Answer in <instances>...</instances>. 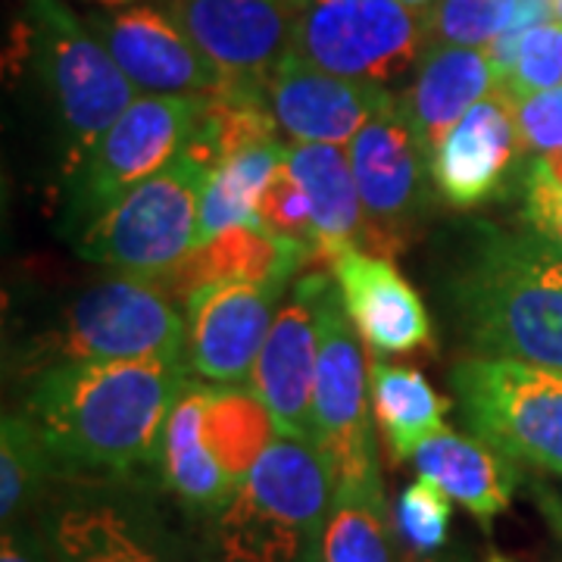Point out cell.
Returning a JSON list of instances; mask_svg holds the SVG:
<instances>
[{"mask_svg":"<svg viewBox=\"0 0 562 562\" xmlns=\"http://www.w3.org/2000/svg\"><path fill=\"white\" fill-rule=\"evenodd\" d=\"M203 101L198 94L135 98L69 176L72 220L85 228L176 160L194 132Z\"/></svg>","mask_w":562,"mask_h":562,"instance_id":"cell-10","label":"cell"},{"mask_svg":"<svg viewBox=\"0 0 562 562\" xmlns=\"http://www.w3.org/2000/svg\"><path fill=\"white\" fill-rule=\"evenodd\" d=\"M366 353L338 281L319 288V360L313 382V441L328 462L335 487L382 484L375 431L369 416Z\"/></svg>","mask_w":562,"mask_h":562,"instance_id":"cell-9","label":"cell"},{"mask_svg":"<svg viewBox=\"0 0 562 562\" xmlns=\"http://www.w3.org/2000/svg\"><path fill=\"white\" fill-rule=\"evenodd\" d=\"M522 0H441L431 13V44L487 47L513 25Z\"/></svg>","mask_w":562,"mask_h":562,"instance_id":"cell-31","label":"cell"},{"mask_svg":"<svg viewBox=\"0 0 562 562\" xmlns=\"http://www.w3.org/2000/svg\"><path fill=\"white\" fill-rule=\"evenodd\" d=\"M325 272L303 276L279 306L250 375L279 435L313 441V382L319 360V288ZM316 443V441H313Z\"/></svg>","mask_w":562,"mask_h":562,"instance_id":"cell-16","label":"cell"},{"mask_svg":"<svg viewBox=\"0 0 562 562\" xmlns=\"http://www.w3.org/2000/svg\"><path fill=\"white\" fill-rule=\"evenodd\" d=\"M522 150L516 98L497 85L431 154V184L453 206H482L506 191Z\"/></svg>","mask_w":562,"mask_h":562,"instance_id":"cell-17","label":"cell"},{"mask_svg":"<svg viewBox=\"0 0 562 562\" xmlns=\"http://www.w3.org/2000/svg\"><path fill=\"white\" fill-rule=\"evenodd\" d=\"M453 284L457 313L479 357L562 369V272L528 235H484Z\"/></svg>","mask_w":562,"mask_h":562,"instance_id":"cell-3","label":"cell"},{"mask_svg":"<svg viewBox=\"0 0 562 562\" xmlns=\"http://www.w3.org/2000/svg\"><path fill=\"white\" fill-rule=\"evenodd\" d=\"M431 47V20L401 0H297L294 54L331 76L394 91Z\"/></svg>","mask_w":562,"mask_h":562,"instance_id":"cell-6","label":"cell"},{"mask_svg":"<svg viewBox=\"0 0 562 562\" xmlns=\"http://www.w3.org/2000/svg\"><path fill=\"white\" fill-rule=\"evenodd\" d=\"M0 562H57L47 538L41 535L35 516L22 522L3 525L0 535Z\"/></svg>","mask_w":562,"mask_h":562,"instance_id":"cell-36","label":"cell"},{"mask_svg":"<svg viewBox=\"0 0 562 562\" xmlns=\"http://www.w3.org/2000/svg\"><path fill=\"white\" fill-rule=\"evenodd\" d=\"M22 41L57 106L63 176L69 179L103 132L135 103V85L125 79L98 35L57 0H29Z\"/></svg>","mask_w":562,"mask_h":562,"instance_id":"cell-4","label":"cell"},{"mask_svg":"<svg viewBox=\"0 0 562 562\" xmlns=\"http://www.w3.org/2000/svg\"><path fill=\"white\" fill-rule=\"evenodd\" d=\"M562 85V22L547 20L525 32L513 76L503 81V91H509L516 101L550 91Z\"/></svg>","mask_w":562,"mask_h":562,"instance_id":"cell-33","label":"cell"},{"mask_svg":"<svg viewBox=\"0 0 562 562\" xmlns=\"http://www.w3.org/2000/svg\"><path fill=\"white\" fill-rule=\"evenodd\" d=\"M553 20L562 22V0H553Z\"/></svg>","mask_w":562,"mask_h":562,"instance_id":"cell-38","label":"cell"},{"mask_svg":"<svg viewBox=\"0 0 562 562\" xmlns=\"http://www.w3.org/2000/svg\"><path fill=\"white\" fill-rule=\"evenodd\" d=\"M403 7H409V10H416V13H422V16H428L431 20V13L438 10V3L441 0H401Z\"/></svg>","mask_w":562,"mask_h":562,"instance_id":"cell-37","label":"cell"},{"mask_svg":"<svg viewBox=\"0 0 562 562\" xmlns=\"http://www.w3.org/2000/svg\"><path fill=\"white\" fill-rule=\"evenodd\" d=\"M331 501L319 447L276 431L238 494L206 519L210 562H319Z\"/></svg>","mask_w":562,"mask_h":562,"instance_id":"cell-2","label":"cell"},{"mask_svg":"<svg viewBox=\"0 0 562 562\" xmlns=\"http://www.w3.org/2000/svg\"><path fill=\"white\" fill-rule=\"evenodd\" d=\"M397 535L413 553H438L447 535H450V519H453V501L443 494L441 487L428 479L406 484L397 501Z\"/></svg>","mask_w":562,"mask_h":562,"instance_id":"cell-32","label":"cell"},{"mask_svg":"<svg viewBox=\"0 0 562 562\" xmlns=\"http://www.w3.org/2000/svg\"><path fill=\"white\" fill-rule=\"evenodd\" d=\"M172 20L244 91H262L294 50L291 0H172Z\"/></svg>","mask_w":562,"mask_h":562,"instance_id":"cell-14","label":"cell"},{"mask_svg":"<svg viewBox=\"0 0 562 562\" xmlns=\"http://www.w3.org/2000/svg\"><path fill=\"white\" fill-rule=\"evenodd\" d=\"M206 179L210 169L181 150L166 169L88 222L79 250L116 276L160 281L194 250Z\"/></svg>","mask_w":562,"mask_h":562,"instance_id":"cell-5","label":"cell"},{"mask_svg":"<svg viewBox=\"0 0 562 562\" xmlns=\"http://www.w3.org/2000/svg\"><path fill=\"white\" fill-rule=\"evenodd\" d=\"M328 266L350 319L372 350L413 353L431 344L425 303L387 257L362 247H344Z\"/></svg>","mask_w":562,"mask_h":562,"instance_id":"cell-19","label":"cell"},{"mask_svg":"<svg viewBox=\"0 0 562 562\" xmlns=\"http://www.w3.org/2000/svg\"><path fill=\"white\" fill-rule=\"evenodd\" d=\"M91 29L135 91L216 98L238 88L184 35L172 13L166 16L157 7H132L113 16H94Z\"/></svg>","mask_w":562,"mask_h":562,"instance_id":"cell-15","label":"cell"},{"mask_svg":"<svg viewBox=\"0 0 562 562\" xmlns=\"http://www.w3.org/2000/svg\"><path fill=\"white\" fill-rule=\"evenodd\" d=\"M522 222L528 225V238L547 257L562 262V181H550L525 169Z\"/></svg>","mask_w":562,"mask_h":562,"instance_id":"cell-34","label":"cell"},{"mask_svg":"<svg viewBox=\"0 0 562 562\" xmlns=\"http://www.w3.org/2000/svg\"><path fill=\"white\" fill-rule=\"evenodd\" d=\"M301 262H306L301 250L269 238L262 228L241 225L194 247L166 279L176 291L188 294L210 281L291 279Z\"/></svg>","mask_w":562,"mask_h":562,"instance_id":"cell-25","label":"cell"},{"mask_svg":"<svg viewBox=\"0 0 562 562\" xmlns=\"http://www.w3.org/2000/svg\"><path fill=\"white\" fill-rule=\"evenodd\" d=\"M347 157L369 222L366 244L387 250V238L397 241L403 225L425 210L431 179V162L403 113L401 98L384 103L350 138Z\"/></svg>","mask_w":562,"mask_h":562,"instance_id":"cell-13","label":"cell"},{"mask_svg":"<svg viewBox=\"0 0 562 562\" xmlns=\"http://www.w3.org/2000/svg\"><path fill=\"white\" fill-rule=\"evenodd\" d=\"M41 366L188 360V325L154 281L116 276L85 291L38 341Z\"/></svg>","mask_w":562,"mask_h":562,"instance_id":"cell-7","label":"cell"},{"mask_svg":"<svg viewBox=\"0 0 562 562\" xmlns=\"http://www.w3.org/2000/svg\"><path fill=\"white\" fill-rule=\"evenodd\" d=\"M487 562H509V560H503V557H491V560Z\"/></svg>","mask_w":562,"mask_h":562,"instance_id":"cell-40","label":"cell"},{"mask_svg":"<svg viewBox=\"0 0 562 562\" xmlns=\"http://www.w3.org/2000/svg\"><path fill=\"white\" fill-rule=\"evenodd\" d=\"M203 438L222 469L244 484L262 450L276 438V425L250 387H213L203 413Z\"/></svg>","mask_w":562,"mask_h":562,"instance_id":"cell-28","label":"cell"},{"mask_svg":"<svg viewBox=\"0 0 562 562\" xmlns=\"http://www.w3.org/2000/svg\"><path fill=\"white\" fill-rule=\"evenodd\" d=\"M497 85V69L484 47L431 44L425 50L401 103L428 162L447 132Z\"/></svg>","mask_w":562,"mask_h":562,"instance_id":"cell-20","label":"cell"},{"mask_svg":"<svg viewBox=\"0 0 562 562\" xmlns=\"http://www.w3.org/2000/svg\"><path fill=\"white\" fill-rule=\"evenodd\" d=\"M394 91L331 76L301 54H288L266 81V101L294 144H350Z\"/></svg>","mask_w":562,"mask_h":562,"instance_id":"cell-18","label":"cell"},{"mask_svg":"<svg viewBox=\"0 0 562 562\" xmlns=\"http://www.w3.org/2000/svg\"><path fill=\"white\" fill-rule=\"evenodd\" d=\"M210 394H213V384H188V391L181 394L166 419L160 462H157L162 487L188 513L203 516V519L220 513L241 487L222 469V462L213 457V450L203 438V413H206Z\"/></svg>","mask_w":562,"mask_h":562,"instance_id":"cell-21","label":"cell"},{"mask_svg":"<svg viewBox=\"0 0 562 562\" xmlns=\"http://www.w3.org/2000/svg\"><path fill=\"white\" fill-rule=\"evenodd\" d=\"M462 413L503 457L562 475V369L472 357L453 369Z\"/></svg>","mask_w":562,"mask_h":562,"instance_id":"cell-8","label":"cell"},{"mask_svg":"<svg viewBox=\"0 0 562 562\" xmlns=\"http://www.w3.org/2000/svg\"><path fill=\"white\" fill-rule=\"evenodd\" d=\"M397 538L401 535L387 513L384 484L335 487L319 562H401Z\"/></svg>","mask_w":562,"mask_h":562,"instance_id":"cell-27","label":"cell"},{"mask_svg":"<svg viewBox=\"0 0 562 562\" xmlns=\"http://www.w3.org/2000/svg\"><path fill=\"white\" fill-rule=\"evenodd\" d=\"M369 391L375 419L394 460H413L422 443L447 428L450 401L441 397L413 366L372 360Z\"/></svg>","mask_w":562,"mask_h":562,"instance_id":"cell-24","label":"cell"},{"mask_svg":"<svg viewBox=\"0 0 562 562\" xmlns=\"http://www.w3.org/2000/svg\"><path fill=\"white\" fill-rule=\"evenodd\" d=\"M557 262H560V260H557ZM560 272H562V262H560Z\"/></svg>","mask_w":562,"mask_h":562,"instance_id":"cell-42","label":"cell"},{"mask_svg":"<svg viewBox=\"0 0 562 562\" xmlns=\"http://www.w3.org/2000/svg\"><path fill=\"white\" fill-rule=\"evenodd\" d=\"M94 3H106V7H120V3H132V0H94Z\"/></svg>","mask_w":562,"mask_h":562,"instance_id":"cell-39","label":"cell"},{"mask_svg":"<svg viewBox=\"0 0 562 562\" xmlns=\"http://www.w3.org/2000/svg\"><path fill=\"white\" fill-rule=\"evenodd\" d=\"M516 120L528 154L562 147V85L516 101Z\"/></svg>","mask_w":562,"mask_h":562,"instance_id":"cell-35","label":"cell"},{"mask_svg":"<svg viewBox=\"0 0 562 562\" xmlns=\"http://www.w3.org/2000/svg\"><path fill=\"white\" fill-rule=\"evenodd\" d=\"M288 281H210L184 294L188 366L201 382L250 387Z\"/></svg>","mask_w":562,"mask_h":562,"instance_id":"cell-12","label":"cell"},{"mask_svg":"<svg viewBox=\"0 0 562 562\" xmlns=\"http://www.w3.org/2000/svg\"><path fill=\"white\" fill-rule=\"evenodd\" d=\"M422 479L435 482L450 501L465 506L484 528L506 513L516 491V465L479 435L441 428L413 453Z\"/></svg>","mask_w":562,"mask_h":562,"instance_id":"cell-22","label":"cell"},{"mask_svg":"<svg viewBox=\"0 0 562 562\" xmlns=\"http://www.w3.org/2000/svg\"><path fill=\"white\" fill-rule=\"evenodd\" d=\"M57 562H184L150 503L116 484H81L35 516Z\"/></svg>","mask_w":562,"mask_h":562,"instance_id":"cell-11","label":"cell"},{"mask_svg":"<svg viewBox=\"0 0 562 562\" xmlns=\"http://www.w3.org/2000/svg\"><path fill=\"white\" fill-rule=\"evenodd\" d=\"M284 162L306 191L319 235V260L328 262L344 247L369 241V222L344 144H291Z\"/></svg>","mask_w":562,"mask_h":562,"instance_id":"cell-23","label":"cell"},{"mask_svg":"<svg viewBox=\"0 0 562 562\" xmlns=\"http://www.w3.org/2000/svg\"><path fill=\"white\" fill-rule=\"evenodd\" d=\"M288 147L279 140L247 147L241 154L222 160L210 179L203 184L201 216H198V238L194 247L210 244L232 228H260L257 220V203H260L262 188L269 184L272 172L284 162Z\"/></svg>","mask_w":562,"mask_h":562,"instance_id":"cell-26","label":"cell"},{"mask_svg":"<svg viewBox=\"0 0 562 562\" xmlns=\"http://www.w3.org/2000/svg\"><path fill=\"white\" fill-rule=\"evenodd\" d=\"M294 3H297V0H291V7H294Z\"/></svg>","mask_w":562,"mask_h":562,"instance_id":"cell-41","label":"cell"},{"mask_svg":"<svg viewBox=\"0 0 562 562\" xmlns=\"http://www.w3.org/2000/svg\"><path fill=\"white\" fill-rule=\"evenodd\" d=\"M188 360L60 362L25 397L57 472L128 479L160 462L172 406L188 391Z\"/></svg>","mask_w":562,"mask_h":562,"instance_id":"cell-1","label":"cell"},{"mask_svg":"<svg viewBox=\"0 0 562 562\" xmlns=\"http://www.w3.org/2000/svg\"><path fill=\"white\" fill-rule=\"evenodd\" d=\"M257 220H260V228L269 238L301 250L306 262L319 260V235L313 225V210H310L303 184L291 172L288 162H281L272 172L269 184L262 188L260 203H257Z\"/></svg>","mask_w":562,"mask_h":562,"instance_id":"cell-30","label":"cell"},{"mask_svg":"<svg viewBox=\"0 0 562 562\" xmlns=\"http://www.w3.org/2000/svg\"><path fill=\"white\" fill-rule=\"evenodd\" d=\"M54 475H57V465L35 422L25 413H7L0 425V519L3 525L32 519Z\"/></svg>","mask_w":562,"mask_h":562,"instance_id":"cell-29","label":"cell"}]
</instances>
